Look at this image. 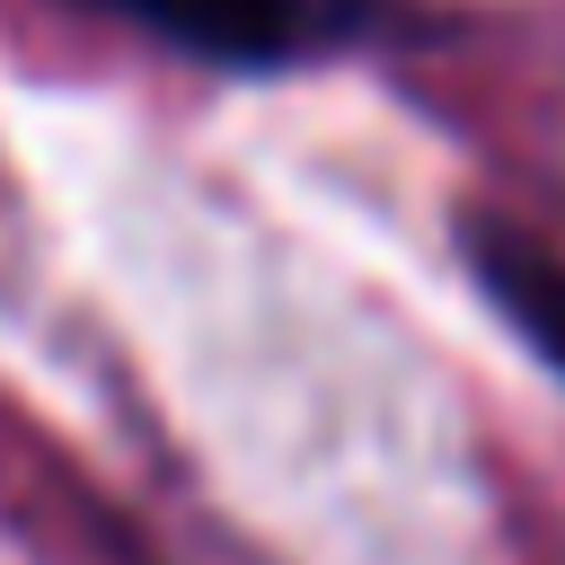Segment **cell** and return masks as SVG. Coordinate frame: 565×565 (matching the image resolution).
<instances>
[{"label":"cell","instance_id":"cell-1","mask_svg":"<svg viewBox=\"0 0 565 565\" xmlns=\"http://www.w3.org/2000/svg\"><path fill=\"white\" fill-rule=\"evenodd\" d=\"M132 26H150L159 44L177 53H203V62H309L327 44H344L362 26V0H97Z\"/></svg>","mask_w":565,"mask_h":565},{"label":"cell","instance_id":"cell-2","mask_svg":"<svg viewBox=\"0 0 565 565\" xmlns=\"http://www.w3.org/2000/svg\"><path fill=\"white\" fill-rule=\"evenodd\" d=\"M468 265L486 282V300L521 327V344L565 380V256L512 221H477L468 230Z\"/></svg>","mask_w":565,"mask_h":565}]
</instances>
